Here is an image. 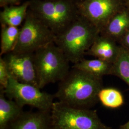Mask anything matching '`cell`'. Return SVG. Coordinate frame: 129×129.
I'll return each mask as SVG.
<instances>
[{
  "instance_id": "obj_1",
  "label": "cell",
  "mask_w": 129,
  "mask_h": 129,
  "mask_svg": "<svg viewBox=\"0 0 129 129\" xmlns=\"http://www.w3.org/2000/svg\"><path fill=\"white\" fill-rule=\"evenodd\" d=\"M101 79L72 68L59 81L55 97L71 107L88 109L98 100Z\"/></svg>"
},
{
  "instance_id": "obj_2",
  "label": "cell",
  "mask_w": 129,
  "mask_h": 129,
  "mask_svg": "<svg viewBox=\"0 0 129 129\" xmlns=\"http://www.w3.org/2000/svg\"><path fill=\"white\" fill-rule=\"evenodd\" d=\"M99 31L86 19L79 15L64 30L55 35L54 43L69 62L75 64L83 59Z\"/></svg>"
},
{
  "instance_id": "obj_3",
  "label": "cell",
  "mask_w": 129,
  "mask_h": 129,
  "mask_svg": "<svg viewBox=\"0 0 129 129\" xmlns=\"http://www.w3.org/2000/svg\"><path fill=\"white\" fill-rule=\"evenodd\" d=\"M34 60L40 89L60 81L70 70L69 60L54 42L34 52Z\"/></svg>"
},
{
  "instance_id": "obj_4",
  "label": "cell",
  "mask_w": 129,
  "mask_h": 129,
  "mask_svg": "<svg viewBox=\"0 0 129 129\" xmlns=\"http://www.w3.org/2000/svg\"><path fill=\"white\" fill-rule=\"evenodd\" d=\"M51 129H110L97 111L78 108L61 102H54L51 110Z\"/></svg>"
},
{
  "instance_id": "obj_5",
  "label": "cell",
  "mask_w": 129,
  "mask_h": 129,
  "mask_svg": "<svg viewBox=\"0 0 129 129\" xmlns=\"http://www.w3.org/2000/svg\"><path fill=\"white\" fill-rule=\"evenodd\" d=\"M31 12L55 35L64 30L79 14L69 0H38L32 4Z\"/></svg>"
},
{
  "instance_id": "obj_6",
  "label": "cell",
  "mask_w": 129,
  "mask_h": 129,
  "mask_svg": "<svg viewBox=\"0 0 129 129\" xmlns=\"http://www.w3.org/2000/svg\"><path fill=\"white\" fill-rule=\"evenodd\" d=\"M55 37V34L50 29L31 11H28L13 52L34 53L42 47L54 42Z\"/></svg>"
},
{
  "instance_id": "obj_7",
  "label": "cell",
  "mask_w": 129,
  "mask_h": 129,
  "mask_svg": "<svg viewBox=\"0 0 129 129\" xmlns=\"http://www.w3.org/2000/svg\"><path fill=\"white\" fill-rule=\"evenodd\" d=\"M3 90L6 97L19 106L28 105L39 111H51L55 98L54 95L42 91L33 85L20 82L11 75L7 87Z\"/></svg>"
},
{
  "instance_id": "obj_8",
  "label": "cell",
  "mask_w": 129,
  "mask_h": 129,
  "mask_svg": "<svg viewBox=\"0 0 129 129\" xmlns=\"http://www.w3.org/2000/svg\"><path fill=\"white\" fill-rule=\"evenodd\" d=\"M3 57L11 76L20 82L31 84L39 88L34 53L11 52Z\"/></svg>"
},
{
  "instance_id": "obj_9",
  "label": "cell",
  "mask_w": 129,
  "mask_h": 129,
  "mask_svg": "<svg viewBox=\"0 0 129 129\" xmlns=\"http://www.w3.org/2000/svg\"><path fill=\"white\" fill-rule=\"evenodd\" d=\"M77 5L79 15L100 31L105 27L115 10L113 0H83Z\"/></svg>"
},
{
  "instance_id": "obj_10",
  "label": "cell",
  "mask_w": 129,
  "mask_h": 129,
  "mask_svg": "<svg viewBox=\"0 0 129 129\" xmlns=\"http://www.w3.org/2000/svg\"><path fill=\"white\" fill-rule=\"evenodd\" d=\"M51 111L23 112L5 129H50Z\"/></svg>"
},
{
  "instance_id": "obj_11",
  "label": "cell",
  "mask_w": 129,
  "mask_h": 129,
  "mask_svg": "<svg viewBox=\"0 0 129 129\" xmlns=\"http://www.w3.org/2000/svg\"><path fill=\"white\" fill-rule=\"evenodd\" d=\"M23 107L13 100L8 98L4 91H0V129H5L9 125L21 115Z\"/></svg>"
},
{
  "instance_id": "obj_12",
  "label": "cell",
  "mask_w": 129,
  "mask_h": 129,
  "mask_svg": "<svg viewBox=\"0 0 129 129\" xmlns=\"http://www.w3.org/2000/svg\"><path fill=\"white\" fill-rule=\"evenodd\" d=\"M30 5L29 2L19 6L5 7L0 14L1 25L18 27L26 18Z\"/></svg>"
},
{
  "instance_id": "obj_13",
  "label": "cell",
  "mask_w": 129,
  "mask_h": 129,
  "mask_svg": "<svg viewBox=\"0 0 129 129\" xmlns=\"http://www.w3.org/2000/svg\"><path fill=\"white\" fill-rule=\"evenodd\" d=\"M110 63L99 58L92 60L82 59L73 64L72 68L102 79V76L111 73L112 67Z\"/></svg>"
},
{
  "instance_id": "obj_14",
  "label": "cell",
  "mask_w": 129,
  "mask_h": 129,
  "mask_svg": "<svg viewBox=\"0 0 129 129\" xmlns=\"http://www.w3.org/2000/svg\"><path fill=\"white\" fill-rule=\"evenodd\" d=\"M87 54L110 63L115 55V48L108 38L105 36L98 37L89 48Z\"/></svg>"
},
{
  "instance_id": "obj_15",
  "label": "cell",
  "mask_w": 129,
  "mask_h": 129,
  "mask_svg": "<svg viewBox=\"0 0 129 129\" xmlns=\"http://www.w3.org/2000/svg\"><path fill=\"white\" fill-rule=\"evenodd\" d=\"M1 56L13 52L18 39V27L1 25Z\"/></svg>"
},
{
  "instance_id": "obj_16",
  "label": "cell",
  "mask_w": 129,
  "mask_h": 129,
  "mask_svg": "<svg viewBox=\"0 0 129 129\" xmlns=\"http://www.w3.org/2000/svg\"><path fill=\"white\" fill-rule=\"evenodd\" d=\"M98 100L102 105L109 108H117L122 106L124 99L121 93L114 88H102L98 94Z\"/></svg>"
},
{
  "instance_id": "obj_17",
  "label": "cell",
  "mask_w": 129,
  "mask_h": 129,
  "mask_svg": "<svg viewBox=\"0 0 129 129\" xmlns=\"http://www.w3.org/2000/svg\"><path fill=\"white\" fill-rule=\"evenodd\" d=\"M129 26V16L126 12H122L110 19L103 29L108 35L117 36L121 35Z\"/></svg>"
},
{
  "instance_id": "obj_18",
  "label": "cell",
  "mask_w": 129,
  "mask_h": 129,
  "mask_svg": "<svg viewBox=\"0 0 129 129\" xmlns=\"http://www.w3.org/2000/svg\"><path fill=\"white\" fill-rule=\"evenodd\" d=\"M123 79L129 86V53L121 51L116 58L114 65L112 67L111 73Z\"/></svg>"
},
{
  "instance_id": "obj_19",
  "label": "cell",
  "mask_w": 129,
  "mask_h": 129,
  "mask_svg": "<svg viewBox=\"0 0 129 129\" xmlns=\"http://www.w3.org/2000/svg\"><path fill=\"white\" fill-rule=\"evenodd\" d=\"M9 71L3 57H0V87L1 89L5 90L7 87L9 80Z\"/></svg>"
},
{
  "instance_id": "obj_20",
  "label": "cell",
  "mask_w": 129,
  "mask_h": 129,
  "mask_svg": "<svg viewBox=\"0 0 129 129\" xmlns=\"http://www.w3.org/2000/svg\"><path fill=\"white\" fill-rule=\"evenodd\" d=\"M20 0H0L1 5L7 6V5H12L17 3Z\"/></svg>"
},
{
  "instance_id": "obj_21",
  "label": "cell",
  "mask_w": 129,
  "mask_h": 129,
  "mask_svg": "<svg viewBox=\"0 0 129 129\" xmlns=\"http://www.w3.org/2000/svg\"><path fill=\"white\" fill-rule=\"evenodd\" d=\"M120 129H129V120L124 124L121 125Z\"/></svg>"
},
{
  "instance_id": "obj_22",
  "label": "cell",
  "mask_w": 129,
  "mask_h": 129,
  "mask_svg": "<svg viewBox=\"0 0 129 129\" xmlns=\"http://www.w3.org/2000/svg\"><path fill=\"white\" fill-rule=\"evenodd\" d=\"M125 41L126 43L127 44V45L129 46V32L126 34V35L125 36Z\"/></svg>"
},
{
  "instance_id": "obj_23",
  "label": "cell",
  "mask_w": 129,
  "mask_h": 129,
  "mask_svg": "<svg viewBox=\"0 0 129 129\" xmlns=\"http://www.w3.org/2000/svg\"><path fill=\"white\" fill-rule=\"evenodd\" d=\"M50 129H51V128H50Z\"/></svg>"
}]
</instances>
